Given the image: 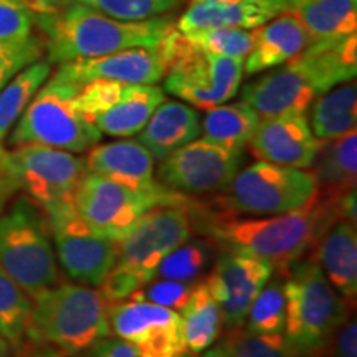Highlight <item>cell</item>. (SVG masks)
Masks as SVG:
<instances>
[{
	"instance_id": "1",
	"label": "cell",
	"mask_w": 357,
	"mask_h": 357,
	"mask_svg": "<svg viewBox=\"0 0 357 357\" xmlns=\"http://www.w3.org/2000/svg\"><path fill=\"white\" fill-rule=\"evenodd\" d=\"M341 199L316 195L296 211L258 218L222 215L192 204L190 217L192 225L211 236L217 247L263 258L284 271L314 248L329 225L342 218Z\"/></svg>"
},
{
	"instance_id": "2",
	"label": "cell",
	"mask_w": 357,
	"mask_h": 357,
	"mask_svg": "<svg viewBox=\"0 0 357 357\" xmlns=\"http://www.w3.org/2000/svg\"><path fill=\"white\" fill-rule=\"evenodd\" d=\"M357 73L356 33L334 43H311L288 63L268 70L242 89V101L260 118L306 114L312 101Z\"/></svg>"
},
{
	"instance_id": "3",
	"label": "cell",
	"mask_w": 357,
	"mask_h": 357,
	"mask_svg": "<svg viewBox=\"0 0 357 357\" xmlns=\"http://www.w3.org/2000/svg\"><path fill=\"white\" fill-rule=\"evenodd\" d=\"M35 25L45 35L50 63L96 58L129 48H154L176 29L171 17L128 22L73 2L65 10L45 15L35 13Z\"/></svg>"
},
{
	"instance_id": "4",
	"label": "cell",
	"mask_w": 357,
	"mask_h": 357,
	"mask_svg": "<svg viewBox=\"0 0 357 357\" xmlns=\"http://www.w3.org/2000/svg\"><path fill=\"white\" fill-rule=\"evenodd\" d=\"M108 301L100 289L58 283L33 298L29 341L47 344L66 357H82L109 337Z\"/></svg>"
},
{
	"instance_id": "5",
	"label": "cell",
	"mask_w": 357,
	"mask_h": 357,
	"mask_svg": "<svg viewBox=\"0 0 357 357\" xmlns=\"http://www.w3.org/2000/svg\"><path fill=\"white\" fill-rule=\"evenodd\" d=\"M280 273L287 296L284 337L300 357H316L349 318L351 305L339 296L312 257Z\"/></svg>"
},
{
	"instance_id": "6",
	"label": "cell",
	"mask_w": 357,
	"mask_h": 357,
	"mask_svg": "<svg viewBox=\"0 0 357 357\" xmlns=\"http://www.w3.org/2000/svg\"><path fill=\"white\" fill-rule=\"evenodd\" d=\"M0 270L32 300L60 283L48 218L26 195L0 213Z\"/></svg>"
},
{
	"instance_id": "7",
	"label": "cell",
	"mask_w": 357,
	"mask_h": 357,
	"mask_svg": "<svg viewBox=\"0 0 357 357\" xmlns=\"http://www.w3.org/2000/svg\"><path fill=\"white\" fill-rule=\"evenodd\" d=\"M79 88L82 84L56 73L48 77L15 123L8 144H43L73 154L96 146L101 132L78 108Z\"/></svg>"
},
{
	"instance_id": "8",
	"label": "cell",
	"mask_w": 357,
	"mask_h": 357,
	"mask_svg": "<svg viewBox=\"0 0 357 357\" xmlns=\"http://www.w3.org/2000/svg\"><path fill=\"white\" fill-rule=\"evenodd\" d=\"M167 70L164 89L199 109L223 105L238 93L243 58H227L194 47L176 29L160 43Z\"/></svg>"
},
{
	"instance_id": "9",
	"label": "cell",
	"mask_w": 357,
	"mask_h": 357,
	"mask_svg": "<svg viewBox=\"0 0 357 357\" xmlns=\"http://www.w3.org/2000/svg\"><path fill=\"white\" fill-rule=\"evenodd\" d=\"M220 195L212 199L222 215H280L305 207L318 195L314 176L305 169L258 162L235 174Z\"/></svg>"
},
{
	"instance_id": "10",
	"label": "cell",
	"mask_w": 357,
	"mask_h": 357,
	"mask_svg": "<svg viewBox=\"0 0 357 357\" xmlns=\"http://www.w3.org/2000/svg\"><path fill=\"white\" fill-rule=\"evenodd\" d=\"M189 200V195L169 189L160 194L128 189L88 171L73 195V205L82 220L91 231L111 242H121L151 208Z\"/></svg>"
},
{
	"instance_id": "11",
	"label": "cell",
	"mask_w": 357,
	"mask_h": 357,
	"mask_svg": "<svg viewBox=\"0 0 357 357\" xmlns=\"http://www.w3.org/2000/svg\"><path fill=\"white\" fill-rule=\"evenodd\" d=\"M2 154L19 189L45 215L73 204L75 190L86 174L84 158L43 144L13 146L10 151L2 147Z\"/></svg>"
},
{
	"instance_id": "12",
	"label": "cell",
	"mask_w": 357,
	"mask_h": 357,
	"mask_svg": "<svg viewBox=\"0 0 357 357\" xmlns=\"http://www.w3.org/2000/svg\"><path fill=\"white\" fill-rule=\"evenodd\" d=\"M187 204L159 205L139 218L131 231L118 242V260L114 268L131 275L141 284L155 276L159 263L174 248L190 238L194 231Z\"/></svg>"
},
{
	"instance_id": "13",
	"label": "cell",
	"mask_w": 357,
	"mask_h": 357,
	"mask_svg": "<svg viewBox=\"0 0 357 357\" xmlns=\"http://www.w3.org/2000/svg\"><path fill=\"white\" fill-rule=\"evenodd\" d=\"M55 255L68 278L98 288L118 260V242L102 238L82 220L73 204L47 213Z\"/></svg>"
},
{
	"instance_id": "14",
	"label": "cell",
	"mask_w": 357,
	"mask_h": 357,
	"mask_svg": "<svg viewBox=\"0 0 357 357\" xmlns=\"http://www.w3.org/2000/svg\"><path fill=\"white\" fill-rule=\"evenodd\" d=\"M243 154L231 153L207 139H194L160 160L158 182L184 195L218 194L240 171Z\"/></svg>"
},
{
	"instance_id": "15",
	"label": "cell",
	"mask_w": 357,
	"mask_h": 357,
	"mask_svg": "<svg viewBox=\"0 0 357 357\" xmlns=\"http://www.w3.org/2000/svg\"><path fill=\"white\" fill-rule=\"evenodd\" d=\"M111 331L139 357H177L187 351L177 311L142 300L108 303Z\"/></svg>"
},
{
	"instance_id": "16",
	"label": "cell",
	"mask_w": 357,
	"mask_h": 357,
	"mask_svg": "<svg viewBox=\"0 0 357 357\" xmlns=\"http://www.w3.org/2000/svg\"><path fill=\"white\" fill-rule=\"evenodd\" d=\"M273 273L275 266L263 258L229 250L217 257L205 284L220 307L227 329L245 326L250 305Z\"/></svg>"
},
{
	"instance_id": "17",
	"label": "cell",
	"mask_w": 357,
	"mask_h": 357,
	"mask_svg": "<svg viewBox=\"0 0 357 357\" xmlns=\"http://www.w3.org/2000/svg\"><path fill=\"white\" fill-rule=\"evenodd\" d=\"M319 146L306 114L260 118L248 142L250 153L260 162L294 169L312 167Z\"/></svg>"
},
{
	"instance_id": "18",
	"label": "cell",
	"mask_w": 357,
	"mask_h": 357,
	"mask_svg": "<svg viewBox=\"0 0 357 357\" xmlns=\"http://www.w3.org/2000/svg\"><path fill=\"white\" fill-rule=\"evenodd\" d=\"M167 70L162 48H129L96 58H82L61 63L56 75L78 84L108 79L129 84H155Z\"/></svg>"
},
{
	"instance_id": "19",
	"label": "cell",
	"mask_w": 357,
	"mask_h": 357,
	"mask_svg": "<svg viewBox=\"0 0 357 357\" xmlns=\"http://www.w3.org/2000/svg\"><path fill=\"white\" fill-rule=\"evenodd\" d=\"M86 171L109 178L116 184L137 192L160 194L167 190L154 176L155 159L139 141H119L93 146L84 158Z\"/></svg>"
},
{
	"instance_id": "20",
	"label": "cell",
	"mask_w": 357,
	"mask_h": 357,
	"mask_svg": "<svg viewBox=\"0 0 357 357\" xmlns=\"http://www.w3.org/2000/svg\"><path fill=\"white\" fill-rule=\"evenodd\" d=\"M288 10V0H189L177 20L181 33L207 29L255 30Z\"/></svg>"
},
{
	"instance_id": "21",
	"label": "cell",
	"mask_w": 357,
	"mask_h": 357,
	"mask_svg": "<svg viewBox=\"0 0 357 357\" xmlns=\"http://www.w3.org/2000/svg\"><path fill=\"white\" fill-rule=\"evenodd\" d=\"M311 43L305 26L291 12L280 13L255 29V42L243 63V73L257 75L288 63Z\"/></svg>"
},
{
	"instance_id": "22",
	"label": "cell",
	"mask_w": 357,
	"mask_h": 357,
	"mask_svg": "<svg viewBox=\"0 0 357 357\" xmlns=\"http://www.w3.org/2000/svg\"><path fill=\"white\" fill-rule=\"evenodd\" d=\"M314 258L326 280L354 305L357 296V230L356 223L339 218L314 245Z\"/></svg>"
},
{
	"instance_id": "23",
	"label": "cell",
	"mask_w": 357,
	"mask_h": 357,
	"mask_svg": "<svg viewBox=\"0 0 357 357\" xmlns=\"http://www.w3.org/2000/svg\"><path fill=\"white\" fill-rule=\"evenodd\" d=\"M166 100L158 84H124L119 96L93 118L98 131L111 137H131L139 134L154 109Z\"/></svg>"
},
{
	"instance_id": "24",
	"label": "cell",
	"mask_w": 357,
	"mask_h": 357,
	"mask_svg": "<svg viewBox=\"0 0 357 357\" xmlns=\"http://www.w3.org/2000/svg\"><path fill=\"white\" fill-rule=\"evenodd\" d=\"M199 134L197 111L185 102L164 100L147 119L137 141L151 151L155 160H162L172 151L197 139Z\"/></svg>"
},
{
	"instance_id": "25",
	"label": "cell",
	"mask_w": 357,
	"mask_h": 357,
	"mask_svg": "<svg viewBox=\"0 0 357 357\" xmlns=\"http://www.w3.org/2000/svg\"><path fill=\"white\" fill-rule=\"evenodd\" d=\"M312 43H334L357 32V0H288Z\"/></svg>"
},
{
	"instance_id": "26",
	"label": "cell",
	"mask_w": 357,
	"mask_h": 357,
	"mask_svg": "<svg viewBox=\"0 0 357 357\" xmlns=\"http://www.w3.org/2000/svg\"><path fill=\"white\" fill-rule=\"evenodd\" d=\"M314 176L318 195L329 199H341L356 190L357 181V132L344 134L331 141H321L316 155Z\"/></svg>"
},
{
	"instance_id": "27",
	"label": "cell",
	"mask_w": 357,
	"mask_h": 357,
	"mask_svg": "<svg viewBox=\"0 0 357 357\" xmlns=\"http://www.w3.org/2000/svg\"><path fill=\"white\" fill-rule=\"evenodd\" d=\"M260 123V116L245 101L218 105L207 109L204 121L200 123V132L204 139L213 144L243 154L253 132Z\"/></svg>"
},
{
	"instance_id": "28",
	"label": "cell",
	"mask_w": 357,
	"mask_h": 357,
	"mask_svg": "<svg viewBox=\"0 0 357 357\" xmlns=\"http://www.w3.org/2000/svg\"><path fill=\"white\" fill-rule=\"evenodd\" d=\"M311 131L318 141H331L354 131L357 124V88L354 82L337 84L312 101Z\"/></svg>"
},
{
	"instance_id": "29",
	"label": "cell",
	"mask_w": 357,
	"mask_h": 357,
	"mask_svg": "<svg viewBox=\"0 0 357 357\" xmlns=\"http://www.w3.org/2000/svg\"><path fill=\"white\" fill-rule=\"evenodd\" d=\"M181 319L185 347L192 354H202L220 337L222 311L208 291L205 280L194 284L189 301L181 310Z\"/></svg>"
},
{
	"instance_id": "30",
	"label": "cell",
	"mask_w": 357,
	"mask_h": 357,
	"mask_svg": "<svg viewBox=\"0 0 357 357\" xmlns=\"http://www.w3.org/2000/svg\"><path fill=\"white\" fill-rule=\"evenodd\" d=\"M52 63L48 60L33 61L0 89V146L15 126L29 102L33 100L42 84L50 77Z\"/></svg>"
},
{
	"instance_id": "31",
	"label": "cell",
	"mask_w": 357,
	"mask_h": 357,
	"mask_svg": "<svg viewBox=\"0 0 357 357\" xmlns=\"http://www.w3.org/2000/svg\"><path fill=\"white\" fill-rule=\"evenodd\" d=\"M33 300L0 270V334L15 354L29 344Z\"/></svg>"
},
{
	"instance_id": "32",
	"label": "cell",
	"mask_w": 357,
	"mask_h": 357,
	"mask_svg": "<svg viewBox=\"0 0 357 357\" xmlns=\"http://www.w3.org/2000/svg\"><path fill=\"white\" fill-rule=\"evenodd\" d=\"M215 245L204 238H187L159 263L154 278L197 283L215 261Z\"/></svg>"
},
{
	"instance_id": "33",
	"label": "cell",
	"mask_w": 357,
	"mask_h": 357,
	"mask_svg": "<svg viewBox=\"0 0 357 357\" xmlns=\"http://www.w3.org/2000/svg\"><path fill=\"white\" fill-rule=\"evenodd\" d=\"M287 321V296L283 275L271 276L248 307L245 329L255 334H284Z\"/></svg>"
},
{
	"instance_id": "34",
	"label": "cell",
	"mask_w": 357,
	"mask_h": 357,
	"mask_svg": "<svg viewBox=\"0 0 357 357\" xmlns=\"http://www.w3.org/2000/svg\"><path fill=\"white\" fill-rule=\"evenodd\" d=\"M222 347L229 357H300L284 334H255L243 326L229 329Z\"/></svg>"
},
{
	"instance_id": "35",
	"label": "cell",
	"mask_w": 357,
	"mask_h": 357,
	"mask_svg": "<svg viewBox=\"0 0 357 357\" xmlns=\"http://www.w3.org/2000/svg\"><path fill=\"white\" fill-rule=\"evenodd\" d=\"M184 35L200 50L227 58H243V60L255 42V30L243 29H207Z\"/></svg>"
},
{
	"instance_id": "36",
	"label": "cell",
	"mask_w": 357,
	"mask_h": 357,
	"mask_svg": "<svg viewBox=\"0 0 357 357\" xmlns=\"http://www.w3.org/2000/svg\"><path fill=\"white\" fill-rule=\"evenodd\" d=\"M118 20L139 22L172 12L181 0H75Z\"/></svg>"
},
{
	"instance_id": "37",
	"label": "cell",
	"mask_w": 357,
	"mask_h": 357,
	"mask_svg": "<svg viewBox=\"0 0 357 357\" xmlns=\"http://www.w3.org/2000/svg\"><path fill=\"white\" fill-rule=\"evenodd\" d=\"M43 40L35 35H30L19 42L0 40V89L25 66L40 60L43 56Z\"/></svg>"
},
{
	"instance_id": "38",
	"label": "cell",
	"mask_w": 357,
	"mask_h": 357,
	"mask_svg": "<svg viewBox=\"0 0 357 357\" xmlns=\"http://www.w3.org/2000/svg\"><path fill=\"white\" fill-rule=\"evenodd\" d=\"M194 284L195 283H184V281L153 278L151 281H147L146 284H142L129 298L131 300L154 303V305L169 307V310L174 311H181L185 306V303L189 301Z\"/></svg>"
},
{
	"instance_id": "39",
	"label": "cell",
	"mask_w": 357,
	"mask_h": 357,
	"mask_svg": "<svg viewBox=\"0 0 357 357\" xmlns=\"http://www.w3.org/2000/svg\"><path fill=\"white\" fill-rule=\"evenodd\" d=\"M35 12L25 0H0V40L19 42L32 35Z\"/></svg>"
},
{
	"instance_id": "40",
	"label": "cell",
	"mask_w": 357,
	"mask_h": 357,
	"mask_svg": "<svg viewBox=\"0 0 357 357\" xmlns=\"http://www.w3.org/2000/svg\"><path fill=\"white\" fill-rule=\"evenodd\" d=\"M319 354H326V357H357L356 319L347 318Z\"/></svg>"
},
{
	"instance_id": "41",
	"label": "cell",
	"mask_w": 357,
	"mask_h": 357,
	"mask_svg": "<svg viewBox=\"0 0 357 357\" xmlns=\"http://www.w3.org/2000/svg\"><path fill=\"white\" fill-rule=\"evenodd\" d=\"M84 357H139L129 342L119 337H106L91 347Z\"/></svg>"
},
{
	"instance_id": "42",
	"label": "cell",
	"mask_w": 357,
	"mask_h": 357,
	"mask_svg": "<svg viewBox=\"0 0 357 357\" xmlns=\"http://www.w3.org/2000/svg\"><path fill=\"white\" fill-rule=\"evenodd\" d=\"M19 184H17V178L13 177V174L3 160L2 154V146H0V213L7 208V205L13 199V195L19 192Z\"/></svg>"
},
{
	"instance_id": "43",
	"label": "cell",
	"mask_w": 357,
	"mask_h": 357,
	"mask_svg": "<svg viewBox=\"0 0 357 357\" xmlns=\"http://www.w3.org/2000/svg\"><path fill=\"white\" fill-rule=\"evenodd\" d=\"M29 3L30 8L35 13H45V15H52V13H58L65 10L70 3H73L75 0H25Z\"/></svg>"
},
{
	"instance_id": "44",
	"label": "cell",
	"mask_w": 357,
	"mask_h": 357,
	"mask_svg": "<svg viewBox=\"0 0 357 357\" xmlns=\"http://www.w3.org/2000/svg\"><path fill=\"white\" fill-rule=\"evenodd\" d=\"M29 357H66L63 352H60L55 347L47 346V344H33L32 349H30Z\"/></svg>"
},
{
	"instance_id": "45",
	"label": "cell",
	"mask_w": 357,
	"mask_h": 357,
	"mask_svg": "<svg viewBox=\"0 0 357 357\" xmlns=\"http://www.w3.org/2000/svg\"><path fill=\"white\" fill-rule=\"evenodd\" d=\"M17 354L13 352L10 344L3 339L2 334H0V357H15Z\"/></svg>"
},
{
	"instance_id": "46",
	"label": "cell",
	"mask_w": 357,
	"mask_h": 357,
	"mask_svg": "<svg viewBox=\"0 0 357 357\" xmlns=\"http://www.w3.org/2000/svg\"><path fill=\"white\" fill-rule=\"evenodd\" d=\"M202 357H229V354H227L225 349H223L220 344L217 347H208L207 351L202 352Z\"/></svg>"
},
{
	"instance_id": "47",
	"label": "cell",
	"mask_w": 357,
	"mask_h": 357,
	"mask_svg": "<svg viewBox=\"0 0 357 357\" xmlns=\"http://www.w3.org/2000/svg\"><path fill=\"white\" fill-rule=\"evenodd\" d=\"M30 349H32V342L29 341V344H26L24 349H22L19 354H17L15 357H29V354H30Z\"/></svg>"
},
{
	"instance_id": "48",
	"label": "cell",
	"mask_w": 357,
	"mask_h": 357,
	"mask_svg": "<svg viewBox=\"0 0 357 357\" xmlns=\"http://www.w3.org/2000/svg\"><path fill=\"white\" fill-rule=\"evenodd\" d=\"M177 357H194V356H192V352L185 351V352H182V354H178Z\"/></svg>"
}]
</instances>
